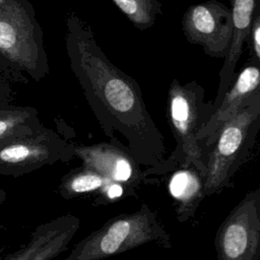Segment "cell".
I'll return each mask as SVG.
<instances>
[{
  "instance_id": "obj_11",
  "label": "cell",
  "mask_w": 260,
  "mask_h": 260,
  "mask_svg": "<svg viewBox=\"0 0 260 260\" xmlns=\"http://www.w3.org/2000/svg\"><path fill=\"white\" fill-rule=\"evenodd\" d=\"M258 64H249L241 70L206 124L198 132L196 138L204 152V159L206 149L212 143L220 127L238 112L250 95L260 90V71Z\"/></svg>"
},
{
  "instance_id": "obj_5",
  "label": "cell",
  "mask_w": 260,
  "mask_h": 260,
  "mask_svg": "<svg viewBox=\"0 0 260 260\" xmlns=\"http://www.w3.org/2000/svg\"><path fill=\"white\" fill-rule=\"evenodd\" d=\"M0 51L36 80L48 74L43 32L28 0H0Z\"/></svg>"
},
{
  "instance_id": "obj_16",
  "label": "cell",
  "mask_w": 260,
  "mask_h": 260,
  "mask_svg": "<svg viewBox=\"0 0 260 260\" xmlns=\"http://www.w3.org/2000/svg\"><path fill=\"white\" fill-rule=\"evenodd\" d=\"M129 21L137 28L145 30L151 27L162 14L159 0H112Z\"/></svg>"
},
{
  "instance_id": "obj_18",
  "label": "cell",
  "mask_w": 260,
  "mask_h": 260,
  "mask_svg": "<svg viewBox=\"0 0 260 260\" xmlns=\"http://www.w3.org/2000/svg\"><path fill=\"white\" fill-rule=\"evenodd\" d=\"M6 196H7V193L4 189H1L0 188V204L3 203L5 200H6Z\"/></svg>"
},
{
  "instance_id": "obj_15",
  "label": "cell",
  "mask_w": 260,
  "mask_h": 260,
  "mask_svg": "<svg viewBox=\"0 0 260 260\" xmlns=\"http://www.w3.org/2000/svg\"><path fill=\"white\" fill-rule=\"evenodd\" d=\"M44 127L38 111L30 107L0 109V145L30 135Z\"/></svg>"
},
{
  "instance_id": "obj_10",
  "label": "cell",
  "mask_w": 260,
  "mask_h": 260,
  "mask_svg": "<svg viewBox=\"0 0 260 260\" xmlns=\"http://www.w3.org/2000/svg\"><path fill=\"white\" fill-rule=\"evenodd\" d=\"M79 228L80 219L76 215H60L38 225L24 246L2 260H52L67 250Z\"/></svg>"
},
{
  "instance_id": "obj_12",
  "label": "cell",
  "mask_w": 260,
  "mask_h": 260,
  "mask_svg": "<svg viewBox=\"0 0 260 260\" xmlns=\"http://www.w3.org/2000/svg\"><path fill=\"white\" fill-rule=\"evenodd\" d=\"M255 8L256 0H232L233 34L223 65L219 71V85L216 96L212 102L213 111L236 77V67L243 53L244 44L250 35Z\"/></svg>"
},
{
  "instance_id": "obj_2",
  "label": "cell",
  "mask_w": 260,
  "mask_h": 260,
  "mask_svg": "<svg viewBox=\"0 0 260 260\" xmlns=\"http://www.w3.org/2000/svg\"><path fill=\"white\" fill-rule=\"evenodd\" d=\"M260 129V90L248 98L217 131L205 152L204 191L209 196L232 188L233 178L249 157Z\"/></svg>"
},
{
  "instance_id": "obj_6",
  "label": "cell",
  "mask_w": 260,
  "mask_h": 260,
  "mask_svg": "<svg viewBox=\"0 0 260 260\" xmlns=\"http://www.w3.org/2000/svg\"><path fill=\"white\" fill-rule=\"evenodd\" d=\"M74 147L75 143L44 126L0 145V176L17 178L45 166L68 161L75 156Z\"/></svg>"
},
{
  "instance_id": "obj_7",
  "label": "cell",
  "mask_w": 260,
  "mask_h": 260,
  "mask_svg": "<svg viewBox=\"0 0 260 260\" xmlns=\"http://www.w3.org/2000/svg\"><path fill=\"white\" fill-rule=\"evenodd\" d=\"M217 260H259L260 188L245 194L221 222L214 239Z\"/></svg>"
},
{
  "instance_id": "obj_1",
  "label": "cell",
  "mask_w": 260,
  "mask_h": 260,
  "mask_svg": "<svg viewBox=\"0 0 260 260\" xmlns=\"http://www.w3.org/2000/svg\"><path fill=\"white\" fill-rule=\"evenodd\" d=\"M65 48L71 71L106 136L123 135L130 154L146 167L144 173L155 175L166 160L165 139L138 82L109 60L91 26L75 12L66 17Z\"/></svg>"
},
{
  "instance_id": "obj_9",
  "label": "cell",
  "mask_w": 260,
  "mask_h": 260,
  "mask_svg": "<svg viewBox=\"0 0 260 260\" xmlns=\"http://www.w3.org/2000/svg\"><path fill=\"white\" fill-rule=\"evenodd\" d=\"M74 155L83 166L95 170L114 183L125 186L135 197L137 189L142 185L155 183V179L148 178L130 154L127 146L117 137L111 138L110 142L90 145L75 144Z\"/></svg>"
},
{
  "instance_id": "obj_4",
  "label": "cell",
  "mask_w": 260,
  "mask_h": 260,
  "mask_svg": "<svg viewBox=\"0 0 260 260\" xmlns=\"http://www.w3.org/2000/svg\"><path fill=\"white\" fill-rule=\"evenodd\" d=\"M168 117L176 147L155 175H165L182 166H193L204 177V152L196 138L213 112L212 102L204 101V89L195 80L174 79L168 92Z\"/></svg>"
},
{
  "instance_id": "obj_3",
  "label": "cell",
  "mask_w": 260,
  "mask_h": 260,
  "mask_svg": "<svg viewBox=\"0 0 260 260\" xmlns=\"http://www.w3.org/2000/svg\"><path fill=\"white\" fill-rule=\"evenodd\" d=\"M149 243L172 248L170 234L156 213L143 203L134 212L107 220L78 242L64 260H103Z\"/></svg>"
},
{
  "instance_id": "obj_14",
  "label": "cell",
  "mask_w": 260,
  "mask_h": 260,
  "mask_svg": "<svg viewBox=\"0 0 260 260\" xmlns=\"http://www.w3.org/2000/svg\"><path fill=\"white\" fill-rule=\"evenodd\" d=\"M113 183L95 170L81 165L78 168L70 170L65 174L58 186V193L65 199L77 198L87 194H95L94 205L101 203V200Z\"/></svg>"
},
{
  "instance_id": "obj_13",
  "label": "cell",
  "mask_w": 260,
  "mask_h": 260,
  "mask_svg": "<svg viewBox=\"0 0 260 260\" xmlns=\"http://www.w3.org/2000/svg\"><path fill=\"white\" fill-rule=\"evenodd\" d=\"M168 189L174 200L177 218L180 222L191 219L204 199V179L193 166H182L173 170Z\"/></svg>"
},
{
  "instance_id": "obj_8",
  "label": "cell",
  "mask_w": 260,
  "mask_h": 260,
  "mask_svg": "<svg viewBox=\"0 0 260 260\" xmlns=\"http://www.w3.org/2000/svg\"><path fill=\"white\" fill-rule=\"evenodd\" d=\"M182 29L187 42L201 46L210 57L224 59L233 34L232 10L217 0L193 4L183 14Z\"/></svg>"
},
{
  "instance_id": "obj_17",
  "label": "cell",
  "mask_w": 260,
  "mask_h": 260,
  "mask_svg": "<svg viewBox=\"0 0 260 260\" xmlns=\"http://www.w3.org/2000/svg\"><path fill=\"white\" fill-rule=\"evenodd\" d=\"M252 39V49L257 62H260V15L257 13L253 17L252 26L250 30Z\"/></svg>"
}]
</instances>
